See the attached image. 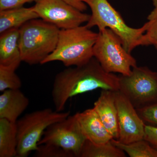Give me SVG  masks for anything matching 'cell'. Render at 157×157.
Wrapping results in <instances>:
<instances>
[{
    "label": "cell",
    "instance_id": "obj_1",
    "mask_svg": "<svg viewBox=\"0 0 157 157\" xmlns=\"http://www.w3.org/2000/svg\"><path fill=\"white\" fill-rule=\"evenodd\" d=\"M99 89L119 90V76L106 72L94 57L83 64L69 67L54 80L52 96L55 110L63 112L70 98Z\"/></svg>",
    "mask_w": 157,
    "mask_h": 157
},
{
    "label": "cell",
    "instance_id": "obj_2",
    "mask_svg": "<svg viewBox=\"0 0 157 157\" xmlns=\"http://www.w3.org/2000/svg\"><path fill=\"white\" fill-rule=\"evenodd\" d=\"M98 35L86 25L60 30L56 48L42 65L60 61L69 67L87 63L94 57L93 48Z\"/></svg>",
    "mask_w": 157,
    "mask_h": 157
},
{
    "label": "cell",
    "instance_id": "obj_3",
    "mask_svg": "<svg viewBox=\"0 0 157 157\" xmlns=\"http://www.w3.org/2000/svg\"><path fill=\"white\" fill-rule=\"evenodd\" d=\"M60 29L39 18L31 20L19 29V45L22 62L42 65L56 48Z\"/></svg>",
    "mask_w": 157,
    "mask_h": 157
},
{
    "label": "cell",
    "instance_id": "obj_4",
    "mask_svg": "<svg viewBox=\"0 0 157 157\" xmlns=\"http://www.w3.org/2000/svg\"><path fill=\"white\" fill-rule=\"evenodd\" d=\"M89 6L91 14L86 25L91 29L98 27L99 31L109 29L120 38L124 48L131 53L140 46V42L146 31V23L139 28H133L126 23L120 13L108 0H82Z\"/></svg>",
    "mask_w": 157,
    "mask_h": 157
},
{
    "label": "cell",
    "instance_id": "obj_5",
    "mask_svg": "<svg viewBox=\"0 0 157 157\" xmlns=\"http://www.w3.org/2000/svg\"><path fill=\"white\" fill-rule=\"evenodd\" d=\"M70 115V111L58 112L45 108L27 113L17 120V157H27L31 152L36 151L47 128Z\"/></svg>",
    "mask_w": 157,
    "mask_h": 157
},
{
    "label": "cell",
    "instance_id": "obj_6",
    "mask_svg": "<svg viewBox=\"0 0 157 157\" xmlns=\"http://www.w3.org/2000/svg\"><path fill=\"white\" fill-rule=\"evenodd\" d=\"M93 56L109 73L129 75L137 66L136 60L124 48L120 37L109 29L99 31Z\"/></svg>",
    "mask_w": 157,
    "mask_h": 157
},
{
    "label": "cell",
    "instance_id": "obj_7",
    "mask_svg": "<svg viewBox=\"0 0 157 157\" xmlns=\"http://www.w3.org/2000/svg\"><path fill=\"white\" fill-rule=\"evenodd\" d=\"M119 90L136 109L157 102V73L146 67L132 68L129 75L119 76Z\"/></svg>",
    "mask_w": 157,
    "mask_h": 157
},
{
    "label": "cell",
    "instance_id": "obj_8",
    "mask_svg": "<svg viewBox=\"0 0 157 157\" xmlns=\"http://www.w3.org/2000/svg\"><path fill=\"white\" fill-rule=\"evenodd\" d=\"M34 11L39 18L58 28L68 29L87 23L90 14L84 13L63 0H36Z\"/></svg>",
    "mask_w": 157,
    "mask_h": 157
},
{
    "label": "cell",
    "instance_id": "obj_9",
    "mask_svg": "<svg viewBox=\"0 0 157 157\" xmlns=\"http://www.w3.org/2000/svg\"><path fill=\"white\" fill-rule=\"evenodd\" d=\"M86 140L75 114L48 127L39 141V145H56L79 156L82 147Z\"/></svg>",
    "mask_w": 157,
    "mask_h": 157
},
{
    "label": "cell",
    "instance_id": "obj_10",
    "mask_svg": "<svg viewBox=\"0 0 157 157\" xmlns=\"http://www.w3.org/2000/svg\"><path fill=\"white\" fill-rule=\"evenodd\" d=\"M115 97L119 130L117 140L129 144L144 139L145 124L137 109L120 91H115Z\"/></svg>",
    "mask_w": 157,
    "mask_h": 157
},
{
    "label": "cell",
    "instance_id": "obj_11",
    "mask_svg": "<svg viewBox=\"0 0 157 157\" xmlns=\"http://www.w3.org/2000/svg\"><path fill=\"white\" fill-rule=\"evenodd\" d=\"M75 115L86 140L96 144H103L113 139L94 108Z\"/></svg>",
    "mask_w": 157,
    "mask_h": 157
},
{
    "label": "cell",
    "instance_id": "obj_12",
    "mask_svg": "<svg viewBox=\"0 0 157 157\" xmlns=\"http://www.w3.org/2000/svg\"><path fill=\"white\" fill-rule=\"evenodd\" d=\"M115 91L102 90L93 108L113 138L117 140L119 137V130Z\"/></svg>",
    "mask_w": 157,
    "mask_h": 157
},
{
    "label": "cell",
    "instance_id": "obj_13",
    "mask_svg": "<svg viewBox=\"0 0 157 157\" xmlns=\"http://www.w3.org/2000/svg\"><path fill=\"white\" fill-rule=\"evenodd\" d=\"M29 104V98L20 90H6L0 95V119L16 123Z\"/></svg>",
    "mask_w": 157,
    "mask_h": 157
},
{
    "label": "cell",
    "instance_id": "obj_14",
    "mask_svg": "<svg viewBox=\"0 0 157 157\" xmlns=\"http://www.w3.org/2000/svg\"><path fill=\"white\" fill-rule=\"evenodd\" d=\"M19 29L1 34L0 65L16 70L22 62L19 45Z\"/></svg>",
    "mask_w": 157,
    "mask_h": 157
},
{
    "label": "cell",
    "instance_id": "obj_15",
    "mask_svg": "<svg viewBox=\"0 0 157 157\" xmlns=\"http://www.w3.org/2000/svg\"><path fill=\"white\" fill-rule=\"evenodd\" d=\"M39 18L33 7L0 11V34L10 30L19 29L28 21Z\"/></svg>",
    "mask_w": 157,
    "mask_h": 157
},
{
    "label": "cell",
    "instance_id": "obj_16",
    "mask_svg": "<svg viewBox=\"0 0 157 157\" xmlns=\"http://www.w3.org/2000/svg\"><path fill=\"white\" fill-rule=\"evenodd\" d=\"M16 123L0 119V157H17Z\"/></svg>",
    "mask_w": 157,
    "mask_h": 157
},
{
    "label": "cell",
    "instance_id": "obj_17",
    "mask_svg": "<svg viewBox=\"0 0 157 157\" xmlns=\"http://www.w3.org/2000/svg\"><path fill=\"white\" fill-rule=\"evenodd\" d=\"M79 157H125V152L112 143L111 140L103 144H96L86 140Z\"/></svg>",
    "mask_w": 157,
    "mask_h": 157
},
{
    "label": "cell",
    "instance_id": "obj_18",
    "mask_svg": "<svg viewBox=\"0 0 157 157\" xmlns=\"http://www.w3.org/2000/svg\"><path fill=\"white\" fill-rule=\"evenodd\" d=\"M112 143L131 157H157V150L145 139L124 144L112 139Z\"/></svg>",
    "mask_w": 157,
    "mask_h": 157
},
{
    "label": "cell",
    "instance_id": "obj_19",
    "mask_svg": "<svg viewBox=\"0 0 157 157\" xmlns=\"http://www.w3.org/2000/svg\"><path fill=\"white\" fill-rule=\"evenodd\" d=\"M21 86V80L15 70L0 65V91L20 89Z\"/></svg>",
    "mask_w": 157,
    "mask_h": 157
},
{
    "label": "cell",
    "instance_id": "obj_20",
    "mask_svg": "<svg viewBox=\"0 0 157 157\" xmlns=\"http://www.w3.org/2000/svg\"><path fill=\"white\" fill-rule=\"evenodd\" d=\"M147 28L141 38L140 46L153 45L157 50V15L147 17Z\"/></svg>",
    "mask_w": 157,
    "mask_h": 157
},
{
    "label": "cell",
    "instance_id": "obj_21",
    "mask_svg": "<svg viewBox=\"0 0 157 157\" xmlns=\"http://www.w3.org/2000/svg\"><path fill=\"white\" fill-rule=\"evenodd\" d=\"M35 152L34 156L37 157H75L72 153L52 144H40L39 145L38 149Z\"/></svg>",
    "mask_w": 157,
    "mask_h": 157
},
{
    "label": "cell",
    "instance_id": "obj_22",
    "mask_svg": "<svg viewBox=\"0 0 157 157\" xmlns=\"http://www.w3.org/2000/svg\"><path fill=\"white\" fill-rule=\"evenodd\" d=\"M136 109L144 123L157 125V102Z\"/></svg>",
    "mask_w": 157,
    "mask_h": 157
},
{
    "label": "cell",
    "instance_id": "obj_23",
    "mask_svg": "<svg viewBox=\"0 0 157 157\" xmlns=\"http://www.w3.org/2000/svg\"><path fill=\"white\" fill-rule=\"evenodd\" d=\"M144 139L157 150V127L145 124Z\"/></svg>",
    "mask_w": 157,
    "mask_h": 157
},
{
    "label": "cell",
    "instance_id": "obj_24",
    "mask_svg": "<svg viewBox=\"0 0 157 157\" xmlns=\"http://www.w3.org/2000/svg\"><path fill=\"white\" fill-rule=\"evenodd\" d=\"M36 0H0V11L23 7L25 3Z\"/></svg>",
    "mask_w": 157,
    "mask_h": 157
},
{
    "label": "cell",
    "instance_id": "obj_25",
    "mask_svg": "<svg viewBox=\"0 0 157 157\" xmlns=\"http://www.w3.org/2000/svg\"><path fill=\"white\" fill-rule=\"evenodd\" d=\"M79 11L84 12L87 9V5L82 0H63Z\"/></svg>",
    "mask_w": 157,
    "mask_h": 157
},
{
    "label": "cell",
    "instance_id": "obj_26",
    "mask_svg": "<svg viewBox=\"0 0 157 157\" xmlns=\"http://www.w3.org/2000/svg\"><path fill=\"white\" fill-rule=\"evenodd\" d=\"M153 5V10L149 14V16H156L157 15V0H152Z\"/></svg>",
    "mask_w": 157,
    "mask_h": 157
}]
</instances>
